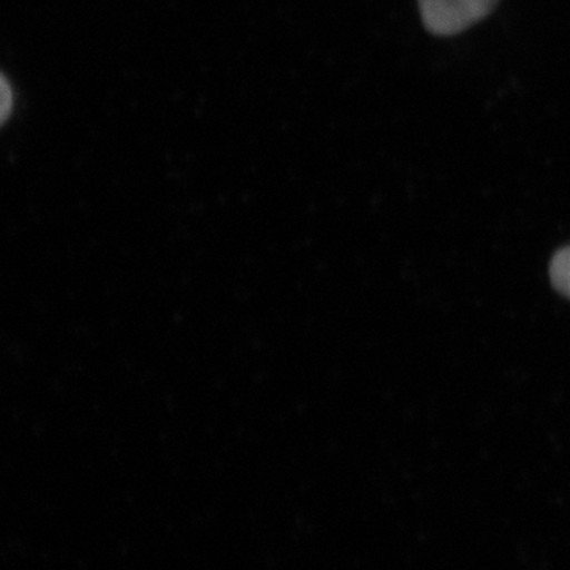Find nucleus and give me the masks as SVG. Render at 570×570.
Instances as JSON below:
<instances>
[{"mask_svg":"<svg viewBox=\"0 0 570 570\" xmlns=\"http://www.w3.org/2000/svg\"><path fill=\"white\" fill-rule=\"evenodd\" d=\"M499 0H419L423 24L433 36H456L485 20Z\"/></svg>","mask_w":570,"mask_h":570,"instance_id":"nucleus-1","label":"nucleus"},{"mask_svg":"<svg viewBox=\"0 0 570 570\" xmlns=\"http://www.w3.org/2000/svg\"><path fill=\"white\" fill-rule=\"evenodd\" d=\"M550 277L553 287L570 299V246L554 255L550 265Z\"/></svg>","mask_w":570,"mask_h":570,"instance_id":"nucleus-2","label":"nucleus"},{"mask_svg":"<svg viewBox=\"0 0 570 570\" xmlns=\"http://www.w3.org/2000/svg\"><path fill=\"white\" fill-rule=\"evenodd\" d=\"M9 85L3 80L2 85V118L6 119L10 112V91Z\"/></svg>","mask_w":570,"mask_h":570,"instance_id":"nucleus-3","label":"nucleus"}]
</instances>
